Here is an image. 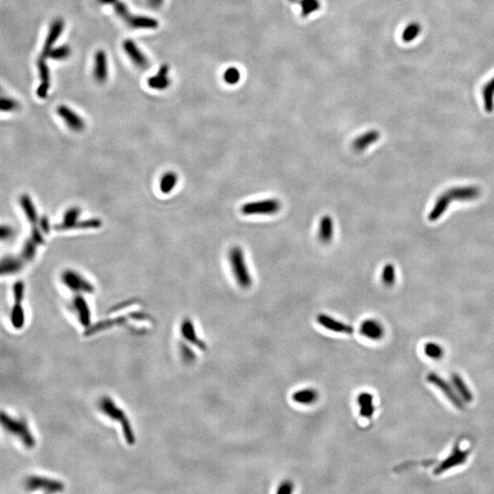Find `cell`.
Wrapping results in <instances>:
<instances>
[{
  "label": "cell",
  "instance_id": "cell-1",
  "mask_svg": "<svg viewBox=\"0 0 494 494\" xmlns=\"http://www.w3.org/2000/svg\"><path fill=\"white\" fill-rule=\"evenodd\" d=\"M98 407L105 417L119 423L123 433L124 439L128 445H134L136 442V436L125 412L120 406H118L109 396L101 398Z\"/></svg>",
  "mask_w": 494,
  "mask_h": 494
},
{
  "label": "cell",
  "instance_id": "cell-2",
  "mask_svg": "<svg viewBox=\"0 0 494 494\" xmlns=\"http://www.w3.org/2000/svg\"><path fill=\"white\" fill-rule=\"evenodd\" d=\"M100 4L111 5L117 16L132 28L155 29L158 27V21L147 16H138L129 12L127 6L121 0H97Z\"/></svg>",
  "mask_w": 494,
  "mask_h": 494
},
{
  "label": "cell",
  "instance_id": "cell-3",
  "mask_svg": "<svg viewBox=\"0 0 494 494\" xmlns=\"http://www.w3.org/2000/svg\"><path fill=\"white\" fill-rule=\"evenodd\" d=\"M1 425L7 433L19 439L21 444L25 447L27 448L34 447L36 440L25 419L13 418L7 413L2 412Z\"/></svg>",
  "mask_w": 494,
  "mask_h": 494
},
{
  "label": "cell",
  "instance_id": "cell-4",
  "mask_svg": "<svg viewBox=\"0 0 494 494\" xmlns=\"http://www.w3.org/2000/svg\"><path fill=\"white\" fill-rule=\"evenodd\" d=\"M229 260L237 284L245 289L251 288L253 279L247 268L244 250L240 247H232L229 252Z\"/></svg>",
  "mask_w": 494,
  "mask_h": 494
},
{
  "label": "cell",
  "instance_id": "cell-5",
  "mask_svg": "<svg viewBox=\"0 0 494 494\" xmlns=\"http://www.w3.org/2000/svg\"><path fill=\"white\" fill-rule=\"evenodd\" d=\"M148 319H149V316L148 315L147 313H143V312H133V313L127 314V315L118 316L115 319L103 320L99 322L96 323L95 325H91L89 328L85 329L84 335L85 336L95 335L101 331L112 329L118 325H124V324L128 322L130 320L135 321H146Z\"/></svg>",
  "mask_w": 494,
  "mask_h": 494
},
{
  "label": "cell",
  "instance_id": "cell-6",
  "mask_svg": "<svg viewBox=\"0 0 494 494\" xmlns=\"http://www.w3.org/2000/svg\"><path fill=\"white\" fill-rule=\"evenodd\" d=\"M25 488L28 492L41 491L48 494H55L63 492L65 486L60 480L40 475H32L25 480Z\"/></svg>",
  "mask_w": 494,
  "mask_h": 494
},
{
  "label": "cell",
  "instance_id": "cell-7",
  "mask_svg": "<svg viewBox=\"0 0 494 494\" xmlns=\"http://www.w3.org/2000/svg\"><path fill=\"white\" fill-rule=\"evenodd\" d=\"M281 202L276 199H266L247 202L241 207V213L245 215H270L278 213Z\"/></svg>",
  "mask_w": 494,
  "mask_h": 494
},
{
  "label": "cell",
  "instance_id": "cell-8",
  "mask_svg": "<svg viewBox=\"0 0 494 494\" xmlns=\"http://www.w3.org/2000/svg\"><path fill=\"white\" fill-rule=\"evenodd\" d=\"M62 283L76 294H92L95 292L94 286L82 274L74 270H66L62 273Z\"/></svg>",
  "mask_w": 494,
  "mask_h": 494
},
{
  "label": "cell",
  "instance_id": "cell-9",
  "mask_svg": "<svg viewBox=\"0 0 494 494\" xmlns=\"http://www.w3.org/2000/svg\"><path fill=\"white\" fill-rule=\"evenodd\" d=\"M427 381L436 386L439 390L442 392V394L447 398V400L455 405L459 409L464 408V401L460 397V395L456 393V389H453L452 386L449 384H447L444 379L439 376L436 373H429L427 376Z\"/></svg>",
  "mask_w": 494,
  "mask_h": 494
},
{
  "label": "cell",
  "instance_id": "cell-10",
  "mask_svg": "<svg viewBox=\"0 0 494 494\" xmlns=\"http://www.w3.org/2000/svg\"><path fill=\"white\" fill-rule=\"evenodd\" d=\"M317 321L324 329H328L329 331H332L335 333L350 335L354 331L352 326L343 322L341 321H338L333 317L327 315V314H323V313L319 314L317 316Z\"/></svg>",
  "mask_w": 494,
  "mask_h": 494
},
{
  "label": "cell",
  "instance_id": "cell-11",
  "mask_svg": "<svg viewBox=\"0 0 494 494\" xmlns=\"http://www.w3.org/2000/svg\"><path fill=\"white\" fill-rule=\"evenodd\" d=\"M469 454V451L463 450L460 448L459 446H456L453 448L452 452L449 454V456L446 458V460H443L439 466L435 469V474L439 475L443 473L446 470L452 469L454 467L460 466L466 462L468 456Z\"/></svg>",
  "mask_w": 494,
  "mask_h": 494
},
{
  "label": "cell",
  "instance_id": "cell-12",
  "mask_svg": "<svg viewBox=\"0 0 494 494\" xmlns=\"http://www.w3.org/2000/svg\"><path fill=\"white\" fill-rule=\"evenodd\" d=\"M180 333L186 342H188V343L192 344L193 346L197 347L199 350H202V351L207 350V344L203 340H201L198 336L196 329H195V326L192 322V320L187 318L181 322Z\"/></svg>",
  "mask_w": 494,
  "mask_h": 494
},
{
  "label": "cell",
  "instance_id": "cell-13",
  "mask_svg": "<svg viewBox=\"0 0 494 494\" xmlns=\"http://www.w3.org/2000/svg\"><path fill=\"white\" fill-rule=\"evenodd\" d=\"M63 27H64V22L61 19H57L51 23L40 57H42L46 60L48 59L49 53L53 49L55 42L62 35Z\"/></svg>",
  "mask_w": 494,
  "mask_h": 494
},
{
  "label": "cell",
  "instance_id": "cell-14",
  "mask_svg": "<svg viewBox=\"0 0 494 494\" xmlns=\"http://www.w3.org/2000/svg\"><path fill=\"white\" fill-rule=\"evenodd\" d=\"M57 114L62 117V120L68 125L71 130L81 132L85 127V123L82 117L78 116L74 111L66 105H60L57 108Z\"/></svg>",
  "mask_w": 494,
  "mask_h": 494
},
{
  "label": "cell",
  "instance_id": "cell-15",
  "mask_svg": "<svg viewBox=\"0 0 494 494\" xmlns=\"http://www.w3.org/2000/svg\"><path fill=\"white\" fill-rule=\"evenodd\" d=\"M360 334L370 341H380L384 335V327L375 320H365L360 326Z\"/></svg>",
  "mask_w": 494,
  "mask_h": 494
},
{
  "label": "cell",
  "instance_id": "cell-16",
  "mask_svg": "<svg viewBox=\"0 0 494 494\" xmlns=\"http://www.w3.org/2000/svg\"><path fill=\"white\" fill-rule=\"evenodd\" d=\"M124 50L125 53L130 58L133 63L141 69H146L148 67L149 62L146 55L140 50V49L137 47L135 41L132 40H125L123 42Z\"/></svg>",
  "mask_w": 494,
  "mask_h": 494
},
{
  "label": "cell",
  "instance_id": "cell-17",
  "mask_svg": "<svg viewBox=\"0 0 494 494\" xmlns=\"http://www.w3.org/2000/svg\"><path fill=\"white\" fill-rule=\"evenodd\" d=\"M74 306L78 316L79 322L82 324L85 329L89 328L92 325V315L90 310L89 305L86 299L83 297L82 294H77L74 299Z\"/></svg>",
  "mask_w": 494,
  "mask_h": 494
},
{
  "label": "cell",
  "instance_id": "cell-18",
  "mask_svg": "<svg viewBox=\"0 0 494 494\" xmlns=\"http://www.w3.org/2000/svg\"><path fill=\"white\" fill-rule=\"evenodd\" d=\"M37 65H38L39 74H40V77H41V84L37 89V96L41 99H45L48 96L49 84H50L49 70L47 62H46V59H44L42 57H39Z\"/></svg>",
  "mask_w": 494,
  "mask_h": 494
},
{
  "label": "cell",
  "instance_id": "cell-19",
  "mask_svg": "<svg viewBox=\"0 0 494 494\" xmlns=\"http://www.w3.org/2000/svg\"><path fill=\"white\" fill-rule=\"evenodd\" d=\"M108 75L107 70V57L104 50H98L95 55V65H94V77L100 83L106 81Z\"/></svg>",
  "mask_w": 494,
  "mask_h": 494
},
{
  "label": "cell",
  "instance_id": "cell-20",
  "mask_svg": "<svg viewBox=\"0 0 494 494\" xmlns=\"http://www.w3.org/2000/svg\"><path fill=\"white\" fill-rule=\"evenodd\" d=\"M170 67L167 64H163L156 75L151 76L148 79V85L155 90L167 89L171 84V79L169 78Z\"/></svg>",
  "mask_w": 494,
  "mask_h": 494
},
{
  "label": "cell",
  "instance_id": "cell-21",
  "mask_svg": "<svg viewBox=\"0 0 494 494\" xmlns=\"http://www.w3.org/2000/svg\"><path fill=\"white\" fill-rule=\"evenodd\" d=\"M357 404L360 407V416L364 419L372 418L375 408L373 404V396L370 393L363 392L357 396Z\"/></svg>",
  "mask_w": 494,
  "mask_h": 494
},
{
  "label": "cell",
  "instance_id": "cell-22",
  "mask_svg": "<svg viewBox=\"0 0 494 494\" xmlns=\"http://www.w3.org/2000/svg\"><path fill=\"white\" fill-rule=\"evenodd\" d=\"M450 199L456 200H471L480 196V190L477 187H462L454 188L447 192Z\"/></svg>",
  "mask_w": 494,
  "mask_h": 494
},
{
  "label": "cell",
  "instance_id": "cell-23",
  "mask_svg": "<svg viewBox=\"0 0 494 494\" xmlns=\"http://www.w3.org/2000/svg\"><path fill=\"white\" fill-rule=\"evenodd\" d=\"M319 392L313 388L300 389L292 395V400L296 404L302 405H313L319 400Z\"/></svg>",
  "mask_w": 494,
  "mask_h": 494
},
{
  "label": "cell",
  "instance_id": "cell-24",
  "mask_svg": "<svg viewBox=\"0 0 494 494\" xmlns=\"http://www.w3.org/2000/svg\"><path fill=\"white\" fill-rule=\"evenodd\" d=\"M333 234H334L333 220L329 215H324L320 221L319 238L324 244H328L332 240Z\"/></svg>",
  "mask_w": 494,
  "mask_h": 494
},
{
  "label": "cell",
  "instance_id": "cell-25",
  "mask_svg": "<svg viewBox=\"0 0 494 494\" xmlns=\"http://www.w3.org/2000/svg\"><path fill=\"white\" fill-rule=\"evenodd\" d=\"M20 203H21L23 212L27 217V221L31 224V226H38V224H39L38 213L36 211L34 203H33L31 198L27 194H23V195H21V199H20Z\"/></svg>",
  "mask_w": 494,
  "mask_h": 494
},
{
  "label": "cell",
  "instance_id": "cell-26",
  "mask_svg": "<svg viewBox=\"0 0 494 494\" xmlns=\"http://www.w3.org/2000/svg\"><path fill=\"white\" fill-rule=\"evenodd\" d=\"M380 138V133L376 130H370L365 132L360 137H357L353 142V148L356 151L362 152L370 145L374 144Z\"/></svg>",
  "mask_w": 494,
  "mask_h": 494
},
{
  "label": "cell",
  "instance_id": "cell-27",
  "mask_svg": "<svg viewBox=\"0 0 494 494\" xmlns=\"http://www.w3.org/2000/svg\"><path fill=\"white\" fill-rule=\"evenodd\" d=\"M450 197L449 195L447 194V192L444 193L443 195H441L440 197L438 198L435 205L433 207L431 212L428 214V220L431 221V222H434V221H437V220L439 219L442 214L446 212L448 208V205L450 203Z\"/></svg>",
  "mask_w": 494,
  "mask_h": 494
},
{
  "label": "cell",
  "instance_id": "cell-28",
  "mask_svg": "<svg viewBox=\"0 0 494 494\" xmlns=\"http://www.w3.org/2000/svg\"><path fill=\"white\" fill-rule=\"evenodd\" d=\"M25 311L22 306V302L14 301L13 307L10 312V322L15 329H21L25 325Z\"/></svg>",
  "mask_w": 494,
  "mask_h": 494
},
{
  "label": "cell",
  "instance_id": "cell-29",
  "mask_svg": "<svg viewBox=\"0 0 494 494\" xmlns=\"http://www.w3.org/2000/svg\"><path fill=\"white\" fill-rule=\"evenodd\" d=\"M81 214V210L77 207L70 208L66 213H64V217L62 223L55 225V229L58 231H68L71 230L72 226L79 221V216Z\"/></svg>",
  "mask_w": 494,
  "mask_h": 494
},
{
  "label": "cell",
  "instance_id": "cell-30",
  "mask_svg": "<svg viewBox=\"0 0 494 494\" xmlns=\"http://www.w3.org/2000/svg\"><path fill=\"white\" fill-rule=\"evenodd\" d=\"M23 263L24 261L22 260L21 257L7 256L3 258L1 263V274L4 275L19 272L23 267Z\"/></svg>",
  "mask_w": 494,
  "mask_h": 494
},
{
  "label": "cell",
  "instance_id": "cell-31",
  "mask_svg": "<svg viewBox=\"0 0 494 494\" xmlns=\"http://www.w3.org/2000/svg\"><path fill=\"white\" fill-rule=\"evenodd\" d=\"M452 383L456 391L459 393L460 397L461 399L464 401V402H468V403H470L473 399V395H472V393L469 390V388L468 387L466 383L464 382V380L462 379V377L455 373L452 375Z\"/></svg>",
  "mask_w": 494,
  "mask_h": 494
},
{
  "label": "cell",
  "instance_id": "cell-32",
  "mask_svg": "<svg viewBox=\"0 0 494 494\" xmlns=\"http://www.w3.org/2000/svg\"><path fill=\"white\" fill-rule=\"evenodd\" d=\"M292 4H296L301 8L303 18L309 17L315 13L321 8V2L319 0H288Z\"/></svg>",
  "mask_w": 494,
  "mask_h": 494
},
{
  "label": "cell",
  "instance_id": "cell-33",
  "mask_svg": "<svg viewBox=\"0 0 494 494\" xmlns=\"http://www.w3.org/2000/svg\"><path fill=\"white\" fill-rule=\"evenodd\" d=\"M178 183V175L174 172H167L159 181V190L164 194H169L175 189Z\"/></svg>",
  "mask_w": 494,
  "mask_h": 494
},
{
  "label": "cell",
  "instance_id": "cell-34",
  "mask_svg": "<svg viewBox=\"0 0 494 494\" xmlns=\"http://www.w3.org/2000/svg\"><path fill=\"white\" fill-rule=\"evenodd\" d=\"M482 96L484 108L489 113H492L494 109V76L482 88Z\"/></svg>",
  "mask_w": 494,
  "mask_h": 494
},
{
  "label": "cell",
  "instance_id": "cell-35",
  "mask_svg": "<svg viewBox=\"0 0 494 494\" xmlns=\"http://www.w3.org/2000/svg\"><path fill=\"white\" fill-rule=\"evenodd\" d=\"M38 247H39L38 244L31 237H30V239H27L25 242L23 248H22V251H21V257L22 258V260L24 262H30V261L33 260Z\"/></svg>",
  "mask_w": 494,
  "mask_h": 494
},
{
  "label": "cell",
  "instance_id": "cell-36",
  "mask_svg": "<svg viewBox=\"0 0 494 494\" xmlns=\"http://www.w3.org/2000/svg\"><path fill=\"white\" fill-rule=\"evenodd\" d=\"M421 32V26L418 22H412L405 27L402 34V39L405 42H411L419 37Z\"/></svg>",
  "mask_w": 494,
  "mask_h": 494
},
{
  "label": "cell",
  "instance_id": "cell-37",
  "mask_svg": "<svg viewBox=\"0 0 494 494\" xmlns=\"http://www.w3.org/2000/svg\"><path fill=\"white\" fill-rule=\"evenodd\" d=\"M424 351L426 356L433 360H439L444 355L443 348L437 343H426L424 348Z\"/></svg>",
  "mask_w": 494,
  "mask_h": 494
},
{
  "label": "cell",
  "instance_id": "cell-38",
  "mask_svg": "<svg viewBox=\"0 0 494 494\" xmlns=\"http://www.w3.org/2000/svg\"><path fill=\"white\" fill-rule=\"evenodd\" d=\"M71 55V49L68 45H62L57 48H53L49 53V58L55 61H62L67 59Z\"/></svg>",
  "mask_w": 494,
  "mask_h": 494
},
{
  "label": "cell",
  "instance_id": "cell-39",
  "mask_svg": "<svg viewBox=\"0 0 494 494\" xmlns=\"http://www.w3.org/2000/svg\"><path fill=\"white\" fill-rule=\"evenodd\" d=\"M103 222L100 219L93 218V219L77 221L72 226V229H98L102 226Z\"/></svg>",
  "mask_w": 494,
  "mask_h": 494
},
{
  "label": "cell",
  "instance_id": "cell-40",
  "mask_svg": "<svg viewBox=\"0 0 494 494\" xmlns=\"http://www.w3.org/2000/svg\"><path fill=\"white\" fill-rule=\"evenodd\" d=\"M395 269L391 264L385 265L383 273H382V280L385 286L391 287L395 281Z\"/></svg>",
  "mask_w": 494,
  "mask_h": 494
},
{
  "label": "cell",
  "instance_id": "cell-41",
  "mask_svg": "<svg viewBox=\"0 0 494 494\" xmlns=\"http://www.w3.org/2000/svg\"><path fill=\"white\" fill-rule=\"evenodd\" d=\"M223 80H224V82L230 85L236 84L241 80L240 71L236 67L227 68L223 74Z\"/></svg>",
  "mask_w": 494,
  "mask_h": 494
},
{
  "label": "cell",
  "instance_id": "cell-42",
  "mask_svg": "<svg viewBox=\"0 0 494 494\" xmlns=\"http://www.w3.org/2000/svg\"><path fill=\"white\" fill-rule=\"evenodd\" d=\"M179 352H180V356L185 363L191 364L196 360V354H195L194 350H192V348L185 343H181L179 345Z\"/></svg>",
  "mask_w": 494,
  "mask_h": 494
},
{
  "label": "cell",
  "instance_id": "cell-43",
  "mask_svg": "<svg viewBox=\"0 0 494 494\" xmlns=\"http://www.w3.org/2000/svg\"><path fill=\"white\" fill-rule=\"evenodd\" d=\"M0 106H1L2 112H12V111L18 109L20 107V104L12 98L3 97L1 100Z\"/></svg>",
  "mask_w": 494,
  "mask_h": 494
},
{
  "label": "cell",
  "instance_id": "cell-44",
  "mask_svg": "<svg viewBox=\"0 0 494 494\" xmlns=\"http://www.w3.org/2000/svg\"><path fill=\"white\" fill-rule=\"evenodd\" d=\"M24 294H25V284H24V282H16L13 286L14 301L23 302Z\"/></svg>",
  "mask_w": 494,
  "mask_h": 494
},
{
  "label": "cell",
  "instance_id": "cell-45",
  "mask_svg": "<svg viewBox=\"0 0 494 494\" xmlns=\"http://www.w3.org/2000/svg\"><path fill=\"white\" fill-rule=\"evenodd\" d=\"M294 483L291 480H284L276 490L277 494H290L294 492Z\"/></svg>",
  "mask_w": 494,
  "mask_h": 494
},
{
  "label": "cell",
  "instance_id": "cell-46",
  "mask_svg": "<svg viewBox=\"0 0 494 494\" xmlns=\"http://www.w3.org/2000/svg\"><path fill=\"white\" fill-rule=\"evenodd\" d=\"M39 225H40V228H41V232H43L44 233H49V219L46 217V216H43L40 222H39Z\"/></svg>",
  "mask_w": 494,
  "mask_h": 494
},
{
  "label": "cell",
  "instance_id": "cell-47",
  "mask_svg": "<svg viewBox=\"0 0 494 494\" xmlns=\"http://www.w3.org/2000/svg\"><path fill=\"white\" fill-rule=\"evenodd\" d=\"M12 234H13V230L10 227L7 226V225H3L2 226V229H1V238L3 240L9 238Z\"/></svg>",
  "mask_w": 494,
  "mask_h": 494
},
{
  "label": "cell",
  "instance_id": "cell-48",
  "mask_svg": "<svg viewBox=\"0 0 494 494\" xmlns=\"http://www.w3.org/2000/svg\"><path fill=\"white\" fill-rule=\"evenodd\" d=\"M164 0H148V5L153 8H158L161 7Z\"/></svg>",
  "mask_w": 494,
  "mask_h": 494
}]
</instances>
